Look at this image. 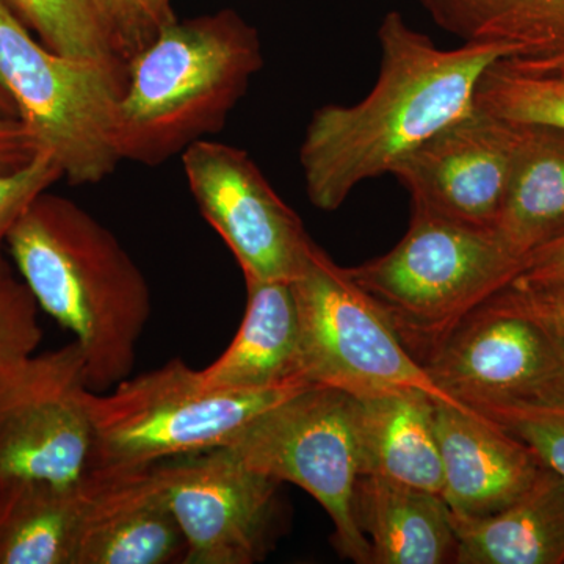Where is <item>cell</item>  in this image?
Here are the masks:
<instances>
[{"mask_svg":"<svg viewBox=\"0 0 564 564\" xmlns=\"http://www.w3.org/2000/svg\"><path fill=\"white\" fill-rule=\"evenodd\" d=\"M422 366L469 408L564 392L562 348L502 291L467 315Z\"/></svg>","mask_w":564,"mask_h":564,"instance_id":"cell-12","label":"cell"},{"mask_svg":"<svg viewBox=\"0 0 564 564\" xmlns=\"http://www.w3.org/2000/svg\"><path fill=\"white\" fill-rule=\"evenodd\" d=\"M310 384L231 391L181 359L90 395L91 469H128L228 447L259 415Z\"/></svg>","mask_w":564,"mask_h":564,"instance_id":"cell-5","label":"cell"},{"mask_svg":"<svg viewBox=\"0 0 564 564\" xmlns=\"http://www.w3.org/2000/svg\"><path fill=\"white\" fill-rule=\"evenodd\" d=\"M95 473L70 484L0 480V564H77Z\"/></svg>","mask_w":564,"mask_h":564,"instance_id":"cell-18","label":"cell"},{"mask_svg":"<svg viewBox=\"0 0 564 564\" xmlns=\"http://www.w3.org/2000/svg\"><path fill=\"white\" fill-rule=\"evenodd\" d=\"M228 448L256 473L313 496L332 518L337 554L372 564L352 510L361 477L356 397L325 386L304 388L259 415Z\"/></svg>","mask_w":564,"mask_h":564,"instance_id":"cell-7","label":"cell"},{"mask_svg":"<svg viewBox=\"0 0 564 564\" xmlns=\"http://www.w3.org/2000/svg\"><path fill=\"white\" fill-rule=\"evenodd\" d=\"M262 68L261 39L234 11L170 22L129 62L113 129L121 162L158 166L220 132Z\"/></svg>","mask_w":564,"mask_h":564,"instance_id":"cell-3","label":"cell"},{"mask_svg":"<svg viewBox=\"0 0 564 564\" xmlns=\"http://www.w3.org/2000/svg\"><path fill=\"white\" fill-rule=\"evenodd\" d=\"M477 413L499 423L564 478V392L540 400L481 403Z\"/></svg>","mask_w":564,"mask_h":564,"instance_id":"cell-25","label":"cell"},{"mask_svg":"<svg viewBox=\"0 0 564 564\" xmlns=\"http://www.w3.org/2000/svg\"><path fill=\"white\" fill-rule=\"evenodd\" d=\"M502 292L540 322L564 352V282L513 280Z\"/></svg>","mask_w":564,"mask_h":564,"instance_id":"cell-29","label":"cell"},{"mask_svg":"<svg viewBox=\"0 0 564 564\" xmlns=\"http://www.w3.org/2000/svg\"><path fill=\"white\" fill-rule=\"evenodd\" d=\"M91 392L76 340L0 370V480L70 484L90 473Z\"/></svg>","mask_w":564,"mask_h":564,"instance_id":"cell-9","label":"cell"},{"mask_svg":"<svg viewBox=\"0 0 564 564\" xmlns=\"http://www.w3.org/2000/svg\"><path fill=\"white\" fill-rule=\"evenodd\" d=\"M521 270L522 261L494 229L413 209L410 228L391 251L347 272L423 364Z\"/></svg>","mask_w":564,"mask_h":564,"instance_id":"cell-4","label":"cell"},{"mask_svg":"<svg viewBox=\"0 0 564 564\" xmlns=\"http://www.w3.org/2000/svg\"><path fill=\"white\" fill-rule=\"evenodd\" d=\"M436 400L417 389L356 399L361 475H378L425 491H443Z\"/></svg>","mask_w":564,"mask_h":564,"instance_id":"cell-19","label":"cell"},{"mask_svg":"<svg viewBox=\"0 0 564 564\" xmlns=\"http://www.w3.org/2000/svg\"><path fill=\"white\" fill-rule=\"evenodd\" d=\"M0 113L9 115V117L18 118L17 107H14L13 101L7 91L3 90L2 85H0Z\"/></svg>","mask_w":564,"mask_h":564,"instance_id":"cell-34","label":"cell"},{"mask_svg":"<svg viewBox=\"0 0 564 564\" xmlns=\"http://www.w3.org/2000/svg\"><path fill=\"white\" fill-rule=\"evenodd\" d=\"M63 180L57 161L46 151H40L28 166L10 174H0V261L2 247L14 223L41 193L50 191Z\"/></svg>","mask_w":564,"mask_h":564,"instance_id":"cell-27","label":"cell"},{"mask_svg":"<svg viewBox=\"0 0 564 564\" xmlns=\"http://www.w3.org/2000/svg\"><path fill=\"white\" fill-rule=\"evenodd\" d=\"M7 247L41 310L76 336L90 391L131 377L152 295L115 234L46 191L14 223Z\"/></svg>","mask_w":564,"mask_h":564,"instance_id":"cell-2","label":"cell"},{"mask_svg":"<svg viewBox=\"0 0 564 564\" xmlns=\"http://www.w3.org/2000/svg\"><path fill=\"white\" fill-rule=\"evenodd\" d=\"M378 40L381 66L372 91L355 106L315 110L304 133L300 163L317 209H339L359 184L391 174L415 148L473 113L486 70L519 57L500 43L440 50L399 11L386 14Z\"/></svg>","mask_w":564,"mask_h":564,"instance_id":"cell-1","label":"cell"},{"mask_svg":"<svg viewBox=\"0 0 564 564\" xmlns=\"http://www.w3.org/2000/svg\"><path fill=\"white\" fill-rule=\"evenodd\" d=\"M245 281L248 296L242 325L229 347L198 370L203 384L231 391L310 384L303 377L292 282Z\"/></svg>","mask_w":564,"mask_h":564,"instance_id":"cell-16","label":"cell"},{"mask_svg":"<svg viewBox=\"0 0 564 564\" xmlns=\"http://www.w3.org/2000/svg\"><path fill=\"white\" fill-rule=\"evenodd\" d=\"M454 527L455 564H564V478L544 466L502 511Z\"/></svg>","mask_w":564,"mask_h":564,"instance_id":"cell-20","label":"cell"},{"mask_svg":"<svg viewBox=\"0 0 564 564\" xmlns=\"http://www.w3.org/2000/svg\"><path fill=\"white\" fill-rule=\"evenodd\" d=\"M185 538V564H254L276 544L280 481L228 447L152 464Z\"/></svg>","mask_w":564,"mask_h":564,"instance_id":"cell-10","label":"cell"},{"mask_svg":"<svg viewBox=\"0 0 564 564\" xmlns=\"http://www.w3.org/2000/svg\"><path fill=\"white\" fill-rule=\"evenodd\" d=\"M181 159L199 212L232 251L245 280L302 276L315 243L248 152L199 140Z\"/></svg>","mask_w":564,"mask_h":564,"instance_id":"cell-11","label":"cell"},{"mask_svg":"<svg viewBox=\"0 0 564 564\" xmlns=\"http://www.w3.org/2000/svg\"><path fill=\"white\" fill-rule=\"evenodd\" d=\"M352 510L369 540L372 564L455 563L458 538L441 494L361 475Z\"/></svg>","mask_w":564,"mask_h":564,"instance_id":"cell-17","label":"cell"},{"mask_svg":"<svg viewBox=\"0 0 564 564\" xmlns=\"http://www.w3.org/2000/svg\"><path fill=\"white\" fill-rule=\"evenodd\" d=\"M300 321L303 377L313 386L362 399L417 389L437 403L470 410L434 383L347 269L314 245L292 282Z\"/></svg>","mask_w":564,"mask_h":564,"instance_id":"cell-8","label":"cell"},{"mask_svg":"<svg viewBox=\"0 0 564 564\" xmlns=\"http://www.w3.org/2000/svg\"><path fill=\"white\" fill-rule=\"evenodd\" d=\"M91 470L95 492L77 564H166L184 560V533L152 464Z\"/></svg>","mask_w":564,"mask_h":564,"instance_id":"cell-15","label":"cell"},{"mask_svg":"<svg viewBox=\"0 0 564 564\" xmlns=\"http://www.w3.org/2000/svg\"><path fill=\"white\" fill-rule=\"evenodd\" d=\"M39 303L13 273L6 259L0 261V370L33 355L43 340Z\"/></svg>","mask_w":564,"mask_h":564,"instance_id":"cell-26","label":"cell"},{"mask_svg":"<svg viewBox=\"0 0 564 564\" xmlns=\"http://www.w3.org/2000/svg\"><path fill=\"white\" fill-rule=\"evenodd\" d=\"M128 63L155 40L165 25L151 0H91Z\"/></svg>","mask_w":564,"mask_h":564,"instance_id":"cell-28","label":"cell"},{"mask_svg":"<svg viewBox=\"0 0 564 564\" xmlns=\"http://www.w3.org/2000/svg\"><path fill=\"white\" fill-rule=\"evenodd\" d=\"M434 421L443 459L441 496L459 521L499 513L543 470L529 445L473 408L436 402Z\"/></svg>","mask_w":564,"mask_h":564,"instance_id":"cell-14","label":"cell"},{"mask_svg":"<svg viewBox=\"0 0 564 564\" xmlns=\"http://www.w3.org/2000/svg\"><path fill=\"white\" fill-rule=\"evenodd\" d=\"M475 109L516 124L564 131V73H524L500 61L478 82Z\"/></svg>","mask_w":564,"mask_h":564,"instance_id":"cell-24","label":"cell"},{"mask_svg":"<svg viewBox=\"0 0 564 564\" xmlns=\"http://www.w3.org/2000/svg\"><path fill=\"white\" fill-rule=\"evenodd\" d=\"M492 229L522 263L564 234V131L529 126Z\"/></svg>","mask_w":564,"mask_h":564,"instance_id":"cell-21","label":"cell"},{"mask_svg":"<svg viewBox=\"0 0 564 564\" xmlns=\"http://www.w3.org/2000/svg\"><path fill=\"white\" fill-rule=\"evenodd\" d=\"M152 9L158 14L159 20L163 22V25L170 24V22L176 21L172 10V0H151Z\"/></svg>","mask_w":564,"mask_h":564,"instance_id":"cell-33","label":"cell"},{"mask_svg":"<svg viewBox=\"0 0 564 564\" xmlns=\"http://www.w3.org/2000/svg\"><path fill=\"white\" fill-rule=\"evenodd\" d=\"M514 280L527 282H564V234L538 248L524 259Z\"/></svg>","mask_w":564,"mask_h":564,"instance_id":"cell-31","label":"cell"},{"mask_svg":"<svg viewBox=\"0 0 564 564\" xmlns=\"http://www.w3.org/2000/svg\"><path fill=\"white\" fill-rule=\"evenodd\" d=\"M40 151L32 133L18 118L0 113V174L24 169Z\"/></svg>","mask_w":564,"mask_h":564,"instance_id":"cell-30","label":"cell"},{"mask_svg":"<svg viewBox=\"0 0 564 564\" xmlns=\"http://www.w3.org/2000/svg\"><path fill=\"white\" fill-rule=\"evenodd\" d=\"M128 74L57 54L0 2V85L70 185L98 184L121 162L113 129Z\"/></svg>","mask_w":564,"mask_h":564,"instance_id":"cell-6","label":"cell"},{"mask_svg":"<svg viewBox=\"0 0 564 564\" xmlns=\"http://www.w3.org/2000/svg\"><path fill=\"white\" fill-rule=\"evenodd\" d=\"M529 126L475 109L415 148L392 176L413 209L478 228L502 210Z\"/></svg>","mask_w":564,"mask_h":564,"instance_id":"cell-13","label":"cell"},{"mask_svg":"<svg viewBox=\"0 0 564 564\" xmlns=\"http://www.w3.org/2000/svg\"><path fill=\"white\" fill-rule=\"evenodd\" d=\"M464 43L513 46L525 61L564 54V0H417Z\"/></svg>","mask_w":564,"mask_h":564,"instance_id":"cell-22","label":"cell"},{"mask_svg":"<svg viewBox=\"0 0 564 564\" xmlns=\"http://www.w3.org/2000/svg\"><path fill=\"white\" fill-rule=\"evenodd\" d=\"M51 51L128 74L91 0H0Z\"/></svg>","mask_w":564,"mask_h":564,"instance_id":"cell-23","label":"cell"},{"mask_svg":"<svg viewBox=\"0 0 564 564\" xmlns=\"http://www.w3.org/2000/svg\"><path fill=\"white\" fill-rule=\"evenodd\" d=\"M507 65L524 73H564V54L543 61H525V58H507Z\"/></svg>","mask_w":564,"mask_h":564,"instance_id":"cell-32","label":"cell"}]
</instances>
